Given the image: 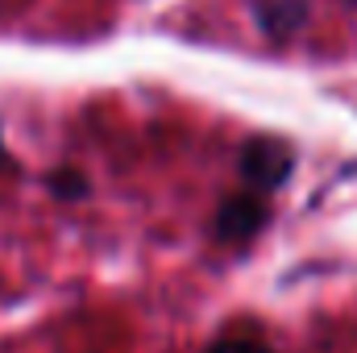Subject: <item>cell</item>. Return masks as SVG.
I'll return each instance as SVG.
<instances>
[{
    "mask_svg": "<svg viewBox=\"0 0 357 353\" xmlns=\"http://www.w3.org/2000/svg\"><path fill=\"white\" fill-rule=\"evenodd\" d=\"M270 220V208L262 195H229L216 212V237L220 241H245Z\"/></svg>",
    "mask_w": 357,
    "mask_h": 353,
    "instance_id": "7a4b0ae2",
    "label": "cell"
},
{
    "mask_svg": "<svg viewBox=\"0 0 357 353\" xmlns=\"http://www.w3.org/2000/svg\"><path fill=\"white\" fill-rule=\"evenodd\" d=\"M208 353H274V350L266 345V337H258V333H225Z\"/></svg>",
    "mask_w": 357,
    "mask_h": 353,
    "instance_id": "277c9868",
    "label": "cell"
},
{
    "mask_svg": "<svg viewBox=\"0 0 357 353\" xmlns=\"http://www.w3.org/2000/svg\"><path fill=\"white\" fill-rule=\"evenodd\" d=\"M291 167H295V154H291V146L278 142V137H254V142H245V150H241V175H245L250 187H258V191L282 187L287 175H291Z\"/></svg>",
    "mask_w": 357,
    "mask_h": 353,
    "instance_id": "6da1fadb",
    "label": "cell"
},
{
    "mask_svg": "<svg viewBox=\"0 0 357 353\" xmlns=\"http://www.w3.org/2000/svg\"><path fill=\"white\" fill-rule=\"evenodd\" d=\"M303 0H270L258 8V21H262V29L274 33V38H287L295 25H303Z\"/></svg>",
    "mask_w": 357,
    "mask_h": 353,
    "instance_id": "3957f363",
    "label": "cell"
},
{
    "mask_svg": "<svg viewBox=\"0 0 357 353\" xmlns=\"http://www.w3.org/2000/svg\"><path fill=\"white\" fill-rule=\"evenodd\" d=\"M50 191L59 195V200H79V195H88V179L79 175V171H71V167H59V171H50Z\"/></svg>",
    "mask_w": 357,
    "mask_h": 353,
    "instance_id": "5b68a950",
    "label": "cell"
},
{
    "mask_svg": "<svg viewBox=\"0 0 357 353\" xmlns=\"http://www.w3.org/2000/svg\"><path fill=\"white\" fill-rule=\"evenodd\" d=\"M0 167H8V154H4V142H0Z\"/></svg>",
    "mask_w": 357,
    "mask_h": 353,
    "instance_id": "8992f818",
    "label": "cell"
},
{
    "mask_svg": "<svg viewBox=\"0 0 357 353\" xmlns=\"http://www.w3.org/2000/svg\"><path fill=\"white\" fill-rule=\"evenodd\" d=\"M354 4H357V0H354Z\"/></svg>",
    "mask_w": 357,
    "mask_h": 353,
    "instance_id": "52a82bcc",
    "label": "cell"
}]
</instances>
